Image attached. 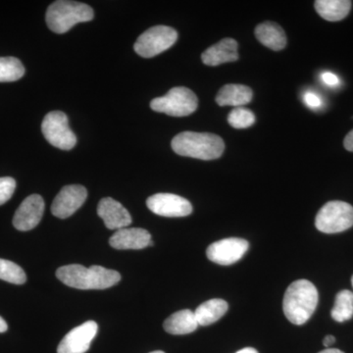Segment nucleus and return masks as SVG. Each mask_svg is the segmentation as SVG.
<instances>
[{
  "label": "nucleus",
  "mask_w": 353,
  "mask_h": 353,
  "mask_svg": "<svg viewBox=\"0 0 353 353\" xmlns=\"http://www.w3.org/2000/svg\"><path fill=\"white\" fill-rule=\"evenodd\" d=\"M24 74V66L18 58L0 57V83L15 82Z\"/></svg>",
  "instance_id": "23"
},
{
  "label": "nucleus",
  "mask_w": 353,
  "mask_h": 353,
  "mask_svg": "<svg viewBox=\"0 0 353 353\" xmlns=\"http://www.w3.org/2000/svg\"><path fill=\"white\" fill-rule=\"evenodd\" d=\"M236 353H259V352H257L255 348L245 347L243 348V350H239V352Z\"/></svg>",
  "instance_id": "32"
},
{
  "label": "nucleus",
  "mask_w": 353,
  "mask_h": 353,
  "mask_svg": "<svg viewBox=\"0 0 353 353\" xmlns=\"http://www.w3.org/2000/svg\"><path fill=\"white\" fill-rule=\"evenodd\" d=\"M350 0H317L315 9L317 13L326 21L338 22L345 19L352 9Z\"/></svg>",
  "instance_id": "20"
},
{
  "label": "nucleus",
  "mask_w": 353,
  "mask_h": 353,
  "mask_svg": "<svg viewBox=\"0 0 353 353\" xmlns=\"http://www.w3.org/2000/svg\"><path fill=\"white\" fill-rule=\"evenodd\" d=\"M228 122L234 129H248L254 124L255 116L248 109L236 108L228 116Z\"/></svg>",
  "instance_id": "25"
},
{
  "label": "nucleus",
  "mask_w": 353,
  "mask_h": 353,
  "mask_svg": "<svg viewBox=\"0 0 353 353\" xmlns=\"http://www.w3.org/2000/svg\"><path fill=\"white\" fill-rule=\"evenodd\" d=\"M229 305L220 299H213L201 303L194 311L199 326H208L221 319L228 311Z\"/></svg>",
  "instance_id": "21"
},
{
  "label": "nucleus",
  "mask_w": 353,
  "mask_h": 353,
  "mask_svg": "<svg viewBox=\"0 0 353 353\" xmlns=\"http://www.w3.org/2000/svg\"><path fill=\"white\" fill-rule=\"evenodd\" d=\"M318 231L336 234L353 226V208L345 201H334L325 204L315 219Z\"/></svg>",
  "instance_id": "6"
},
{
  "label": "nucleus",
  "mask_w": 353,
  "mask_h": 353,
  "mask_svg": "<svg viewBox=\"0 0 353 353\" xmlns=\"http://www.w3.org/2000/svg\"><path fill=\"white\" fill-rule=\"evenodd\" d=\"M199 105L196 95L190 88H171L164 97H157L150 102L155 112L167 114L173 117H185L194 112Z\"/></svg>",
  "instance_id": "5"
},
{
  "label": "nucleus",
  "mask_w": 353,
  "mask_h": 353,
  "mask_svg": "<svg viewBox=\"0 0 353 353\" xmlns=\"http://www.w3.org/2000/svg\"><path fill=\"white\" fill-rule=\"evenodd\" d=\"M250 243L243 239L229 238L208 246L206 255L210 261L219 265H232L243 259Z\"/></svg>",
  "instance_id": "9"
},
{
  "label": "nucleus",
  "mask_w": 353,
  "mask_h": 353,
  "mask_svg": "<svg viewBox=\"0 0 353 353\" xmlns=\"http://www.w3.org/2000/svg\"><path fill=\"white\" fill-rule=\"evenodd\" d=\"M172 148L181 157L214 160L222 157L224 141L209 132H183L172 139Z\"/></svg>",
  "instance_id": "3"
},
{
  "label": "nucleus",
  "mask_w": 353,
  "mask_h": 353,
  "mask_svg": "<svg viewBox=\"0 0 353 353\" xmlns=\"http://www.w3.org/2000/svg\"><path fill=\"white\" fill-rule=\"evenodd\" d=\"M332 318L336 322H345L353 317V292L343 290L336 294L332 309Z\"/></svg>",
  "instance_id": "22"
},
{
  "label": "nucleus",
  "mask_w": 353,
  "mask_h": 353,
  "mask_svg": "<svg viewBox=\"0 0 353 353\" xmlns=\"http://www.w3.org/2000/svg\"><path fill=\"white\" fill-rule=\"evenodd\" d=\"M343 145H345V150H348V152H353V130L348 132L347 137H345V141H343Z\"/></svg>",
  "instance_id": "29"
},
{
  "label": "nucleus",
  "mask_w": 353,
  "mask_h": 353,
  "mask_svg": "<svg viewBox=\"0 0 353 353\" xmlns=\"http://www.w3.org/2000/svg\"><path fill=\"white\" fill-rule=\"evenodd\" d=\"M92 7L81 2L59 0L53 2L46 11V24L51 31L65 34L79 23L90 22L94 19Z\"/></svg>",
  "instance_id": "4"
},
{
  "label": "nucleus",
  "mask_w": 353,
  "mask_h": 353,
  "mask_svg": "<svg viewBox=\"0 0 353 353\" xmlns=\"http://www.w3.org/2000/svg\"><path fill=\"white\" fill-rule=\"evenodd\" d=\"M0 280L11 284L23 285L27 281V276L19 265L0 259Z\"/></svg>",
  "instance_id": "24"
},
{
  "label": "nucleus",
  "mask_w": 353,
  "mask_h": 353,
  "mask_svg": "<svg viewBox=\"0 0 353 353\" xmlns=\"http://www.w3.org/2000/svg\"><path fill=\"white\" fill-rule=\"evenodd\" d=\"M16 189V181L10 176L0 178V205L12 197Z\"/></svg>",
  "instance_id": "26"
},
{
  "label": "nucleus",
  "mask_w": 353,
  "mask_h": 353,
  "mask_svg": "<svg viewBox=\"0 0 353 353\" xmlns=\"http://www.w3.org/2000/svg\"><path fill=\"white\" fill-rule=\"evenodd\" d=\"M318 290L307 280H297L288 288L283 301L287 319L294 325H303L310 319L318 304Z\"/></svg>",
  "instance_id": "2"
},
{
  "label": "nucleus",
  "mask_w": 353,
  "mask_h": 353,
  "mask_svg": "<svg viewBox=\"0 0 353 353\" xmlns=\"http://www.w3.org/2000/svg\"><path fill=\"white\" fill-rule=\"evenodd\" d=\"M352 287H353V276H352Z\"/></svg>",
  "instance_id": "35"
},
{
  "label": "nucleus",
  "mask_w": 353,
  "mask_h": 353,
  "mask_svg": "<svg viewBox=\"0 0 353 353\" xmlns=\"http://www.w3.org/2000/svg\"><path fill=\"white\" fill-rule=\"evenodd\" d=\"M252 101V88L246 85H238V83H229L224 85L216 97L218 105L236 106V108L246 105Z\"/></svg>",
  "instance_id": "17"
},
{
  "label": "nucleus",
  "mask_w": 353,
  "mask_h": 353,
  "mask_svg": "<svg viewBox=\"0 0 353 353\" xmlns=\"http://www.w3.org/2000/svg\"><path fill=\"white\" fill-rule=\"evenodd\" d=\"M109 245L116 250H143L152 246V234L141 228H123L109 239Z\"/></svg>",
  "instance_id": "14"
},
{
  "label": "nucleus",
  "mask_w": 353,
  "mask_h": 353,
  "mask_svg": "<svg viewBox=\"0 0 353 353\" xmlns=\"http://www.w3.org/2000/svg\"><path fill=\"white\" fill-rule=\"evenodd\" d=\"M254 34L260 43L272 50L280 51L287 46V36L284 30L281 26L270 21L257 26Z\"/></svg>",
  "instance_id": "18"
},
{
  "label": "nucleus",
  "mask_w": 353,
  "mask_h": 353,
  "mask_svg": "<svg viewBox=\"0 0 353 353\" xmlns=\"http://www.w3.org/2000/svg\"><path fill=\"white\" fill-rule=\"evenodd\" d=\"M87 196L88 190L83 185H65L53 201L51 212L55 217L66 219L85 203Z\"/></svg>",
  "instance_id": "11"
},
{
  "label": "nucleus",
  "mask_w": 353,
  "mask_h": 353,
  "mask_svg": "<svg viewBox=\"0 0 353 353\" xmlns=\"http://www.w3.org/2000/svg\"><path fill=\"white\" fill-rule=\"evenodd\" d=\"M57 277L63 284L78 290H105L121 280L117 271L97 265L88 268L79 264L66 265L57 269Z\"/></svg>",
  "instance_id": "1"
},
{
  "label": "nucleus",
  "mask_w": 353,
  "mask_h": 353,
  "mask_svg": "<svg viewBox=\"0 0 353 353\" xmlns=\"http://www.w3.org/2000/svg\"><path fill=\"white\" fill-rule=\"evenodd\" d=\"M178 39L175 29L167 26H155L141 34L134 43V51L143 58H152L169 50Z\"/></svg>",
  "instance_id": "7"
},
{
  "label": "nucleus",
  "mask_w": 353,
  "mask_h": 353,
  "mask_svg": "<svg viewBox=\"0 0 353 353\" xmlns=\"http://www.w3.org/2000/svg\"><path fill=\"white\" fill-rule=\"evenodd\" d=\"M194 311L190 309L176 311L165 320L163 327L171 334H188L196 331L199 327Z\"/></svg>",
  "instance_id": "19"
},
{
  "label": "nucleus",
  "mask_w": 353,
  "mask_h": 353,
  "mask_svg": "<svg viewBox=\"0 0 353 353\" xmlns=\"http://www.w3.org/2000/svg\"><path fill=\"white\" fill-rule=\"evenodd\" d=\"M41 132L46 141L59 150H70L76 145V134L70 129L66 114L61 111L46 114L41 123Z\"/></svg>",
  "instance_id": "8"
},
{
  "label": "nucleus",
  "mask_w": 353,
  "mask_h": 353,
  "mask_svg": "<svg viewBox=\"0 0 353 353\" xmlns=\"http://www.w3.org/2000/svg\"><path fill=\"white\" fill-rule=\"evenodd\" d=\"M334 341H336V338H334V336L329 334V336H327L326 338L324 339L323 343H324L325 347L329 348L332 345H333V343H334Z\"/></svg>",
  "instance_id": "30"
},
{
  "label": "nucleus",
  "mask_w": 353,
  "mask_h": 353,
  "mask_svg": "<svg viewBox=\"0 0 353 353\" xmlns=\"http://www.w3.org/2000/svg\"><path fill=\"white\" fill-rule=\"evenodd\" d=\"M304 103L311 109H317L321 108L322 101L315 92H307L304 94L303 97Z\"/></svg>",
  "instance_id": "27"
},
{
  "label": "nucleus",
  "mask_w": 353,
  "mask_h": 353,
  "mask_svg": "<svg viewBox=\"0 0 353 353\" xmlns=\"http://www.w3.org/2000/svg\"><path fill=\"white\" fill-rule=\"evenodd\" d=\"M150 353H165V352H161V350H157V352H150Z\"/></svg>",
  "instance_id": "34"
},
{
  "label": "nucleus",
  "mask_w": 353,
  "mask_h": 353,
  "mask_svg": "<svg viewBox=\"0 0 353 353\" xmlns=\"http://www.w3.org/2000/svg\"><path fill=\"white\" fill-rule=\"evenodd\" d=\"M44 212V201L39 194L28 196L21 203L13 218V225L18 231L27 232L39 224Z\"/></svg>",
  "instance_id": "13"
},
{
  "label": "nucleus",
  "mask_w": 353,
  "mask_h": 353,
  "mask_svg": "<svg viewBox=\"0 0 353 353\" xmlns=\"http://www.w3.org/2000/svg\"><path fill=\"white\" fill-rule=\"evenodd\" d=\"M321 78L323 83L325 85H329V87H336V85L340 83L339 77L331 73V72H325V73L322 74Z\"/></svg>",
  "instance_id": "28"
},
{
  "label": "nucleus",
  "mask_w": 353,
  "mask_h": 353,
  "mask_svg": "<svg viewBox=\"0 0 353 353\" xmlns=\"http://www.w3.org/2000/svg\"><path fill=\"white\" fill-rule=\"evenodd\" d=\"M97 214L109 230H120L132 224V216L119 201L105 197L99 201Z\"/></svg>",
  "instance_id": "15"
},
{
  "label": "nucleus",
  "mask_w": 353,
  "mask_h": 353,
  "mask_svg": "<svg viewBox=\"0 0 353 353\" xmlns=\"http://www.w3.org/2000/svg\"><path fill=\"white\" fill-rule=\"evenodd\" d=\"M319 353H345L341 352L340 350H336V348H327V350H322Z\"/></svg>",
  "instance_id": "33"
},
{
  "label": "nucleus",
  "mask_w": 353,
  "mask_h": 353,
  "mask_svg": "<svg viewBox=\"0 0 353 353\" xmlns=\"http://www.w3.org/2000/svg\"><path fill=\"white\" fill-rule=\"evenodd\" d=\"M97 331L99 326L94 321H88L76 327L64 336L58 345L57 353L87 352Z\"/></svg>",
  "instance_id": "12"
},
{
  "label": "nucleus",
  "mask_w": 353,
  "mask_h": 353,
  "mask_svg": "<svg viewBox=\"0 0 353 353\" xmlns=\"http://www.w3.org/2000/svg\"><path fill=\"white\" fill-rule=\"evenodd\" d=\"M148 209L163 217H185L192 214V205L188 199L173 194H157L146 201Z\"/></svg>",
  "instance_id": "10"
},
{
  "label": "nucleus",
  "mask_w": 353,
  "mask_h": 353,
  "mask_svg": "<svg viewBox=\"0 0 353 353\" xmlns=\"http://www.w3.org/2000/svg\"><path fill=\"white\" fill-rule=\"evenodd\" d=\"M239 59L238 43L234 39H224L210 46L201 55V60L208 66L234 62Z\"/></svg>",
  "instance_id": "16"
},
{
  "label": "nucleus",
  "mask_w": 353,
  "mask_h": 353,
  "mask_svg": "<svg viewBox=\"0 0 353 353\" xmlns=\"http://www.w3.org/2000/svg\"><path fill=\"white\" fill-rule=\"evenodd\" d=\"M8 330V326H7V323L3 318L0 317V333H4Z\"/></svg>",
  "instance_id": "31"
}]
</instances>
